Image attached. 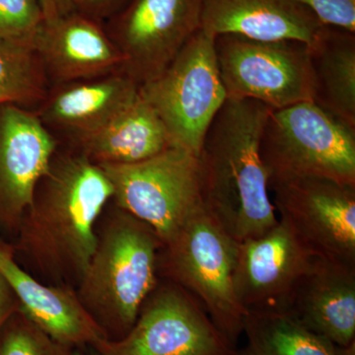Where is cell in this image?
<instances>
[{"mask_svg":"<svg viewBox=\"0 0 355 355\" xmlns=\"http://www.w3.org/2000/svg\"><path fill=\"white\" fill-rule=\"evenodd\" d=\"M112 198L99 166L58 146L11 241L16 261L44 284L76 289L94 251L98 219Z\"/></svg>","mask_w":355,"mask_h":355,"instance_id":"obj_1","label":"cell"},{"mask_svg":"<svg viewBox=\"0 0 355 355\" xmlns=\"http://www.w3.org/2000/svg\"><path fill=\"white\" fill-rule=\"evenodd\" d=\"M272 110L254 100H226L198 153L203 207L236 242L259 237L279 221L260 153Z\"/></svg>","mask_w":355,"mask_h":355,"instance_id":"obj_2","label":"cell"},{"mask_svg":"<svg viewBox=\"0 0 355 355\" xmlns=\"http://www.w3.org/2000/svg\"><path fill=\"white\" fill-rule=\"evenodd\" d=\"M94 251L76 292L107 340L123 338L159 282L163 243L150 226L110 202L96 225Z\"/></svg>","mask_w":355,"mask_h":355,"instance_id":"obj_3","label":"cell"},{"mask_svg":"<svg viewBox=\"0 0 355 355\" xmlns=\"http://www.w3.org/2000/svg\"><path fill=\"white\" fill-rule=\"evenodd\" d=\"M237 242L203 205L193 211L159 254V279L190 292L226 340L235 347L247 311L233 286Z\"/></svg>","mask_w":355,"mask_h":355,"instance_id":"obj_4","label":"cell"},{"mask_svg":"<svg viewBox=\"0 0 355 355\" xmlns=\"http://www.w3.org/2000/svg\"><path fill=\"white\" fill-rule=\"evenodd\" d=\"M260 153L268 184L314 177L355 184V130L312 101L272 110Z\"/></svg>","mask_w":355,"mask_h":355,"instance_id":"obj_5","label":"cell"},{"mask_svg":"<svg viewBox=\"0 0 355 355\" xmlns=\"http://www.w3.org/2000/svg\"><path fill=\"white\" fill-rule=\"evenodd\" d=\"M214 42L216 37L200 28L157 78L139 87L173 146L198 156L210 123L227 100Z\"/></svg>","mask_w":355,"mask_h":355,"instance_id":"obj_6","label":"cell"},{"mask_svg":"<svg viewBox=\"0 0 355 355\" xmlns=\"http://www.w3.org/2000/svg\"><path fill=\"white\" fill-rule=\"evenodd\" d=\"M113 189L112 202L153 229L163 245L203 205L198 156L171 147L153 157L99 166Z\"/></svg>","mask_w":355,"mask_h":355,"instance_id":"obj_7","label":"cell"},{"mask_svg":"<svg viewBox=\"0 0 355 355\" xmlns=\"http://www.w3.org/2000/svg\"><path fill=\"white\" fill-rule=\"evenodd\" d=\"M99 355H237L200 303L175 282L159 279L127 335L99 340Z\"/></svg>","mask_w":355,"mask_h":355,"instance_id":"obj_8","label":"cell"},{"mask_svg":"<svg viewBox=\"0 0 355 355\" xmlns=\"http://www.w3.org/2000/svg\"><path fill=\"white\" fill-rule=\"evenodd\" d=\"M214 51L227 99L254 100L273 110L312 101L308 44L221 35Z\"/></svg>","mask_w":355,"mask_h":355,"instance_id":"obj_9","label":"cell"},{"mask_svg":"<svg viewBox=\"0 0 355 355\" xmlns=\"http://www.w3.org/2000/svg\"><path fill=\"white\" fill-rule=\"evenodd\" d=\"M205 0H130L104 23L121 72L139 87L157 78L200 29Z\"/></svg>","mask_w":355,"mask_h":355,"instance_id":"obj_10","label":"cell"},{"mask_svg":"<svg viewBox=\"0 0 355 355\" xmlns=\"http://www.w3.org/2000/svg\"><path fill=\"white\" fill-rule=\"evenodd\" d=\"M279 218L313 256L355 266V184L304 177L268 184Z\"/></svg>","mask_w":355,"mask_h":355,"instance_id":"obj_11","label":"cell"},{"mask_svg":"<svg viewBox=\"0 0 355 355\" xmlns=\"http://www.w3.org/2000/svg\"><path fill=\"white\" fill-rule=\"evenodd\" d=\"M58 146L34 110L0 105V231L11 240Z\"/></svg>","mask_w":355,"mask_h":355,"instance_id":"obj_12","label":"cell"},{"mask_svg":"<svg viewBox=\"0 0 355 355\" xmlns=\"http://www.w3.org/2000/svg\"><path fill=\"white\" fill-rule=\"evenodd\" d=\"M286 222L259 237L237 242L233 286L247 311H284L313 258Z\"/></svg>","mask_w":355,"mask_h":355,"instance_id":"obj_13","label":"cell"},{"mask_svg":"<svg viewBox=\"0 0 355 355\" xmlns=\"http://www.w3.org/2000/svg\"><path fill=\"white\" fill-rule=\"evenodd\" d=\"M139 97V84L118 72L51 86L34 111L60 146L73 149L106 127Z\"/></svg>","mask_w":355,"mask_h":355,"instance_id":"obj_14","label":"cell"},{"mask_svg":"<svg viewBox=\"0 0 355 355\" xmlns=\"http://www.w3.org/2000/svg\"><path fill=\"white\" fill-rule=\"evenodd\" d=\"M33 50L50 87L112 76L123 69V57L104 24L76 10L44 20Z\"/></svg>","mask_w":355,"mask_h":355,"instance_id":"obj_15","label":"cell"},{"mask_svg":"<svg viewBox=\"0 0 355 355\" xmlns=\"http://www.w3.org/2000/svg\"><path fill=\"white\" fill-rule=\"evenodd\" d=\"M284 312L338 349L354 347L355 266L314 257Z\"/></svg>","mask_w":355,"mask_h":355,"instance_id":"obj_16","label":"cell"},{"mask_svg":"<svg viewBox=\"0 0 355 355\" xmlns=\"http://www.w3.org/2000/svg\"><path fill=\"white\" fill-rule=\"evenodd\" d=\"M0 275L19 300L20 310L53 340L70 349L91 347L106 338L79 302L76 289L40 282L14 258L11 242L0 237Z\"/></svg>","mask_w":355,"mask_h":355,"instance_id":"obj_17","label":"cell"},{"mask_svg":"<svg viewBox=\"0 0 355 355\" xmlns=\"http://www.w3.org/2000/svg\"><path fill=\"white\" fill-rule=\"evenodd\" d=\"M324 26L294 0H205L200 28L214 37L310 44Z\"/></svg>","mask_w":355,"mask_h":355,"instance_id":"obj_18","label":"cell"},{"mask_svg":"<svg viewBox=\"0 0 355 355\" xmlns=\"http://www.w3.org/2000/svg\"><path fill=\"white\" fill-rule=\"evenodd\" d=\"M171 147L164 123L139 96L106 127L71 150L97 166L123 165L146 160Z\"/></svg>","mask_w":355,"mask_h":355,"instance_id":"obj_19","label":"cell"},{"mask_svg":"<svg viewBox=\"0 0 355 355\" xmlns=\"http://www.w3.org/2000/svg\"><path fill=\"white\" fill-rule=\"evenodd\" d=\"M308 49L312 102L355 130V33L324 26Z\"/></svg>","mask_w":355,"mask_h":355,"instance_id":"obj_20","label":"cell"},{"mask_svg":"<svg viewBox=\"0 0 355 355\" xmlns=\"http://www.w3.org/2000/svg\"><path fill=\"white\" fill-rule=\"evenodd\" d=\"M247 343L237 355H354V347L338 349L279 310L248 311Z\"/></svg>","mask_w":355,"mask_h":355,"instance_id":"obj_21","label":"cell"},{"mask_svg":"<svg viewBox=\"0 0 355 355\" xmlns=\"http://www.w3.org/2000/svg\"><path fill=\"white\" fill-rule=\"evenodd\" d=\"M49 87L33 49L0 43V105L16 104L34 110Z\"/></svg>","mask_w":355,"mask_h":355,"instance_id":"obj_22","label":"cell"},{"mask_svg":"<svg viewBox=\"0 0 355 355\" xmlns=\"http://www.w3.org/2000/svg\"><path fill=\"white\" fill-rule=\"evenodd\" d=\"M0 355H74L17 310L0 327Z\"/></svg>","mask_w":355,"mask_h":355,"instance_id":"obj_23","label":"cell"},{"mask_svg":"<svg viewBox=\"0 0 355 355\" xmlns=\"http://www.w3.org/2000/svg\"><path fill=\"white\" fill-rule=\"evenodd\" d=\"M44 22L40 0H0V43L33 49Z\"/></svg>","mask_w":355,"mask_h":355,"instance_id":"obj_24","label":"cell"},{"mask_svg":"<svg viewBox=\"0 0 355 355\" xmlns=\"http://www.w3.org/2000/svg\"><path fill=\"white\" fill-rule=\"evenodd\" d=\"M324 26L355 33V0H294Z\"/></svg>","mask_w":355,"mask_h":355,"instance_id":"obj_25","label":"cell"},{"mask_svg":"<svg viewBox=\"0 0 355 355\" xmlns=\"http://www.w3.org/2000/svg\"><path fill=\"white\" fill-rule=\"evenodd\" d=\"M130 0H73L74 9L78 12L104 24L120 12Z\"/></svg>","mask_w":355,"mask_h":355,"instance_id":"obj_26","label":"cell"},{"mask_svg":"<svg viewBox=\"0 0 355 355\" xmlns=\"http://www.w3.org/2000/svg\"><path fill=\"white\" fill-rule=\"evenodd\" d=\"M19 309V300L6 280L0 275V327L6 321L7 318Z\"/></svg>","mask_w":355,"mask_h":355,"instance_id":"obj_27","label":"cell"},{"mask_svg":"<svg viewBox=\"0 0 355 355\" xmlns=\"http://www.w3.org/2000/svg\"><path fill=\"white\" fill-rule=\"evenodd\" d=\"M44 20L55 19L76 10L73 0H40Z\"/></svg>","mask_w":355,"mask_h":355,"instance_id":"obj_28","label":"cell"},{"mask_svg":"<svg viewBox=\"0 0 355 355\" xmlns=\"http://www.w3.org/2000/svg\"><path fill=\"white\" fill-rule=\"evenodd\" d=\"M74 355H99V354H98L97 352H96L95 350L92 349V352H91L90 354H81V352H74Z\"/></svg>","mask_w":355,"mask_h":355,"instance_id":"obj_29","label":"cell"}]
</instances>
